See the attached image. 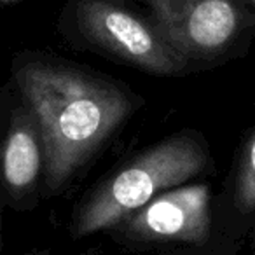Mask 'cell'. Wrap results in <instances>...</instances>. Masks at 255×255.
Here are the masks:
<instances>
[{"instance_id": "obj_1", "label": "cell", "mask_w": 255, "mask_h": 255, "mask_svg": "<svg viewBox=\"0 0 255 255\" xmlns=\"http://www.w3.org/2000/svg\"><path fill=\"white\" fill-rule=\"evenodd\" d=\"M16 81L39 124L51 189L61 187L131 112L121 89L70 67L33 61Z\"/></svg>"}, {"instance_id": "obj_2", "label": "cell", "mask_w": 255, "mask_h": 255, "mask_svg": "<svg viewBox=\"0 0 255 255\" xmlns=\"http://www.w3.org/2000/svg\"><path fill=\"white\" fill-rule=\"evenodd\" d=\"M206 166V152L192 136L178 135L142 152L105 182L82 206L75 234L109 229L156 198L157 192L184 184Z\"/></svg>"}, {"instance_id": "obj_3", "label": "cell", "mask_w": 255, "mask_h": 255, "mask_svg": "<svg viewBox=\"0 0 255 255\" xmlns=\"http://www.w3.org/2000/svg\"><path fill=\"white\" fill-rule=\"evenodd\" d=\"M77 21L93 44L150 74H180L187 65L159 30L110 0H81Z\"/></svg>"}, {"instance_id": "obj_4", "label": "cell", "mask_w": 255, "mask_h": 255, "mask_svg": "<svg viewBox=\"0 0 255 255\" xmlns=\"http://www.w3.org/2000/svg\"><path fill=\"white\" fill-rule=\"evenodd\" d=\"M156 28L185 58H208L224 51L241 26L236 0H145Z\"/></svg>"}, {"instance_id": "obj_5", "label": "cell", "mask_w": 255, "mask_h": 255, "mask_svg": "<svg viewBox=\"0 0 255 255\" xmlns=\"http://www.w3.org/2000/svg\"><path fill=\"white\" fill-rule=\"evenodd\" d=\"M210 189L185 185L159 194L136 210L128 231L142 241H178L203 245L210 236Z\"/></svg>"}, {"instance_id": "obj_6", "label": "cell", "mask_w": 255, "mask_h": 255, "mask_svg": "<svg viewBox=\"0 0 255 255\" xmlns=\"http://www.w3.org/2000/svg\"><path fill=\"white\" fill-rule=\"evenodd\" d=\"M40 129L30 110L14 116L2 152V170L9 189L23 192L30 189L40 171Z\"/></svg>"}, {"instance_id": "obj_7", "label": "cell", "mask_w": 255, "mask_h": 255, "mask_svg": "<svg viewBox=\"0 0 255 255\" xmlns=\"http://www.w3.org/2000/svg\"><path fill=\"white\" fill-rule=\"evenodd\" d=\"M234 201L241 212L255 210V129L248 138L238 168Z\"/></svg>"}, {"instance_id": "obj_8", "label": "cell", "mask_w": 255, "mask_h": 255, "mask_svg": "<svg viewBox=\"0 0 255 255\" xmlns=\"http://www.w3.org/2000/svg\"><path fill=\"white\" fill-rule=\"evenodd\" d=\"M2 4H12V2H18V0H0Z\"/></svg>"}, {"instance_id": "obj_9", "label": "cell", "mask_w": 255, "mask_h": 255, "mask_svg": "<svg viewBox=\"0 0 255 255\" xmlns=\"http://www.w3.org/2000/svg\"><path fill=\"white\" fill-rule=\"evenodd\" d=\"M248 2H252V4H255V0H248Z\"/></svg>"}]
</instances>
